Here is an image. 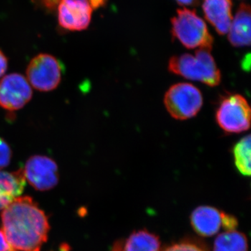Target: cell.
<instances>
[{"label": "cell", "mask_w": 251, "mask_h": 251, "mask_svg": "<svg viewBox=\"0 0 251 251\" xmlns=\"http://www.w3.org/2000/svg\"><path fill=\"white\" fill-rule=\"evenodd\" d=\"M1 227L16 251H40L50 230L45 213L29 196L16 198L3 209Z\"/></svg>", "instance_id": "6da1fadb"}, {"label": "cell", "mask_w": 251, "mask_h": 251, "mask_svg": "<svg viewBox=\"0 0 251 251\" xmlns=\"http://www.w3.org/2000/svg\"><path fill=\"white\" fill-rule=\"evenodd\" d=\"M168 69L176 75L210 87L221 82V72L209 50H197L194 55L186 53L173 56L168 63Z\"/></svg>", "instance_id": "7a4b0ae2"}, {"label": "cell", "mask_w": 251, "mask_h": 251, "mask_svg": "<svg viewBox=\"0 0 251 251\" xmlns=\"http://www.w3.org/2000/svg\"><path fill=\"white\" fill-rule=\"evenodd\" d=\"M172 35L188 49H205L211 51L214 39L205 22L194 10L183 8L176 10L172 18Z\"/></svg>", "instance_id": "3957f363"}, {"label": "cell", "mask_w": 251, "mask_h": 251, "mask_svg": "<svg viewBox=\"0 0 251 251\" xmlns=\"http://www.w3.org/2000/svg\"><path fill=\"white\" fill-rule=\"evenodd\" d=\"M164 103L173 118L186 120L196 116L203 105L202 93L192 84L181 82L167 91Z\"/></svg>", "instance_id": "277c9868"}, {"label": "cell", "mask_w": 251, "mask_h": 251, "mask_svg": "<svg viewBox=\"0 0 251 251\" xmlns=\"http://www.w3.org/2000/svg\"><path fill=\"white\" fill-rule=\"evenodd\" d=\"M216 119L226 133H242L250 128V105L240 94H230L221 100Z\"/></svg>", "instance_id": "5b68a950"}, {"label": "cell", "mask_w": 251, "mask_h": 251, "mask_svg": "<svg viewBox=\"0 0 251 251\" xmlns=\"http://www.w3.org/2000/svg\"><path fill=\"white\" fill-rule=\"evenodd\" d=\"M62 64L49 54H39L28 64L26 74L29 85L41 92L57 88L62 80Z\"/></svg>", "instance_id": "8992f818"}, {"label": "cell", "mask_w": 251, "mask_h": 251, "mask_svg": "<svg viewBox=\"0 0 251 251\" xmlns=\"http://www.w3.org/2000/svg\"><path fill=\"white\" fill-rule=\"evenodd\" d=\"M191 223L196 233L205 237L215 235L221 229L234 230L238 226L234 216L209 206L195 209L191 215Z\"/></svg>", "instance_id": "52a82bcc"}, {"label": "cell", "mask_w": 251, "mask_h": 251, "mask_svg": "<svg viewBox=\"0 0 251 251\" xmlns=\"http://www.w3.org/2000/svg\"><path fill=\"white\" fill-rule=\"evenodd\" d=\"M23 171L25 179L38 191H49L58 183V167L54 160L48 156L30 157Z\"/></svg>", "instance_id": "ba28073f"}, {"label": "cell", "mask_w": 251, "mask_h": 251, "mask_svg": "<svg viewBox=\"0 0 251 251\" xmlns=\"http://www.w3.org/2000/svg\"><path fill=\"white\" fill-rule=\"evenodd\" d=\"M32 90L27 79L11 74L0 80V106L8 111L23 108L31 100Z\"/></svg>", "instance_id": "9c48e42d"}, {"label": "cell", "mask_w": 251, "mask_h": 251, "mask_svg": "<svg viewBox=\"0 0 251 251\" xmlns=\"http://www.w3.org/2000/svg\"><path fill=\"white\" fill-rule=\"evenodd\" d=\"M59 25L69 31L87 29L92 20L89 0H61L57 7Z\"/></svg>", "instance_id": "30bf717a"}, {"label": "cell", "mask_w": 251, "mask_h": 251, "mask_svg": "<svg viewBox=\"0 0 251 251\" xmlns=\"http://www.w3.org/2000/svg\"><path fill=\"white\" fill-rule=\"evenodd\" d=\"M231 0H202L204 17L218 34H227L232 21Z\"/></svg>", "instance_id": "8fae6325"}, {"label": "cell", "mask_w": 251, "mask_h": 251, "mask_svg": "<svg viewBox=\"0 0 251 251\" xmlns=\"http://www.w3.org/2000/svg\"><path fill=\"white\" fill-rule=\"evenodd\" d=\"M251 6L242 3L232 18L228 31L231 45L240 48L251 45Z\"/></svg>", "instance_id": "7c38bea8"}, {"label": "cell", "mask_w": 251, "mask_h": 251, "mask_svg": "<svg viewBox=\"0 0 251 251\" xmlns=\"http://www.w3.org/2000/svg\"><path fill=\"white\" fill-rule=\"evenodd\" d=\"M161 242L156 234L147 229L132 232L114 243L111 251H160Z\"/></svg>", "instance_id": "4fadbf2b"}, {"label": "cell", "mask_w": 251, "mask_h": 251, "mask_svg": "<svg viewBox=\"0 0 251 251\" xmlns=\"http://www.w3.org/2000/svg\"><path fill=\"white\" fill-rule=\"evenodd\" d=\"M25 186L23 169L8 173L0 171V209H4L19 197Z\"/></svg>", "instance_id": "5bb4252c"}, {"label": "cell", "mask_w": 251, "mask_h": 251, "mask_svg": "<svg viewBox=\"0 0 251 251\" xmlns=\"http://www.w3.org/2000/svg\"><path fill=\"white\" fill-rule=\"evenodd\" d=\"M213 251H248L247 238L235 229L226 231L216 238Z\"/></svg>", "instance_id": "9a60e30c"}, {"label": "cell", "mask_w": 251, "mask_h": 251, "mask_svg": "<svg viewBox=\"0 0 251 251\" xmlns=\"http://www.w3.org/2000/svg\"><path fill=\"white\" fill-rule=\"evenodd\" d=\"M251 135L244 137L234 147V164L244 176L251 175Z\"/></svg>", "instance_id": "2e32d148"}, {"label": "cell", "mask_w": 251, "mask_h": 251, "mask_svg": "<svg viewBox=\"0 0 251 251\" xmlns=\"http://www.w3.org/2000/svg\"><path fill=\"white\" fill-rule=\"evenodd\" d=\"M12 157V151L8 143L0 138V171L9 166Z\"/></svg>", "instance_id": "e0dca14e"}, {"label": "cell", "mask_w": 251, "mask_h": 251, "mask_svg": "<svg viewBox=\"0 0 251 251\" xmlns=\"http://www.w3.org/2000/svg\"><path fill=\"white\" fill-rule=\"evenodd\" d=\"M163 251H207L202 247L190 242H184L175 244L167 248Z\"/></svg>", "instance_id": "ac0fdd59"}, {"label": "cell", "mask_w": 251, "mask_h": 251, "mask_svg": "<svg viewBox=\"0 0 251 251\" xmlns=\"http://www.w3.org/2000/svg\"><path fill=\"white\" fill-rule=\"evenodd\" d=\"M39 6L48 11H54L58 7L61 0H34Z\"/></svg>", "instance_id": "d6986e66"}, {"label": "cell", "mask_w": 251, "mask_h": 251, "mask_svg": "<svg viewBox=\"0 0 251 251\" xmlns=\"http://www.w3.org/2000/svg\"><path fill=\"white\" fill-rule=\"evenodd\" d=\"M0 251H16L11 247L1 230H0Z\"/></svg>", "instance_id": "ffe728a7"}, {"label": "cell", "mask_w": 251, "mask_h": 251, "mask_svg": "<svg viewBox=\"0 0 251 251\" xmlns=\"http://www.w3.org/2000/svg\"><path fill=\"white\" fill-rule=\"evenodd\" d=\"M8 59L2 51L0 50V77H2L7 70Z\"/></svg>", "instance_id": "44dd1931"}, {"label": "cell", "mask_w": 251, "mask_h": 251, "mask_svg": "<svg viewBox=\"0 0 251 251\" xmlns=\"http://www.w3.org/2000/svg\"><path fill=\"white\" fill-rule=\"evenodd\" d=\"M181 6H195L200 4L201 0H175Z\"/></svg>", "instance_id": "7402d4cb"}, {"label": "cell", "mask_w": 251, "mask_h": 251, "mask_svg": "<svg viewBox=\"0 0 251 251\" xmlns=\"http://www.w3.org/2000/svg\"><path fill=\"white\" fill-rule=\"evenodd\" d=\"M107 0H89L92 9H97L106 4Z\"/></svg>", "instance_id": "603a6c76"}]
</instances>
